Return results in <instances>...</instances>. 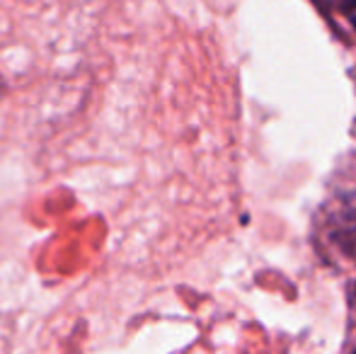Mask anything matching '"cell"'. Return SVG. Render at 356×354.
<instances>
[{"mask_svg":"<svg viewBox=\"0 0 356 354\" xmlns=\"http://www.w3.org/2000/svg\"><path fill=\"white\" fill-rule=\"evenodd\" d=\"M313 3L318 5L325 15L347 19L356 29V0H313Z\"/></svg>","mask_w":356,"mask_h":354,"instance_id":"1","label":"cell"}]
</instances>
